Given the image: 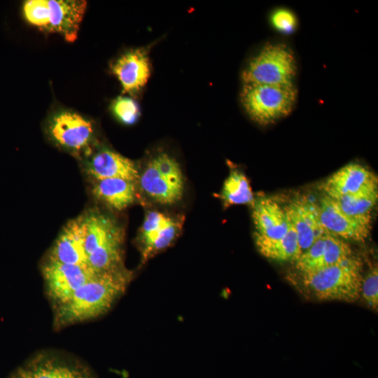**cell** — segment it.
<instances>
[{
  "label": "cell",
  "instance_id": "44dd1931",
  "mask_svg": "<svg viewBox=\"0 0 378 378\" xmlns=\"http://www.w3.org/2000/svg\"><path fill=\"white\" fill-rule=\"evenodd\" d=\"M181 222L178 219L172 218L167 225L147 238L140 241L142 262H145L156 253L171 245L180 232L181 228Z\"/></svg>",
  "mask_w": 378,
  "mask_h": 378
},
{
  "label": "cell",
  "instance_id": "83f0119b",
  "mask_svg": "<svg viewBox=\"0 0 378 378\" xmlns=\"http://www.w3.org/2000/svg\"><path fill=\"white\" fill-rule=\"evenodd\" d=\"M171 217L158 211H148L144 218L140 230V241L167 224Z\"/></svg>",
  "mask_w": 378,
  "mask_h": 378
},
{
  "label": "cell",
  "instance_id": "3957f363",
  "mask_svg": "<svg viewBox=\"0 0 378 378\" xmlns=\"http://www.w3.org/2000/svg\"><path fill=\"white\" fill-rule=\"evenodd\" d=\"M297 61L292 48L281 41L265 43L247 62L243 84L295 85Z\"/></svg>",
  "mask_w": 378,
  "mask_h": 378
},
{
  "label": "cell",
  "instance_id": "30bf717a",
  "mask_svg": "<svg viewBox=\"0 0 378 378\" xmlns=\"http://www.w3.org/2000/svg\"><path fill=\"white\" fill-rule=\"evenodd\" d=\"M283 208L296 233L302 253L326 232L320 220L318 204L310 198H294Z\"/></svg>",
  "mask_w": 378,
  "mask_h": 378
},
{
  "label": "cell",
  "instance_id": "9a60e30c",
  "mask_svg": "<svg viewBox=\"0 0 378 378\" xmlns=\"http://www.w3.org/2000/svg\"><path fill=\"white\" fill-rule=\"evenodd\" d=\"M111 70L120 83L123 92L130 94L139 91L150 75L148 57L141 48L122 54L113 62Z\"/></svg>",
  "mask_w": 378,
  "mask_h": 378
},
{
  "label": "cell",
  "instance_id": "e0dca14e",
  "mask_svg": "<svg viewBox=\"0 0 378 378\" xmlns=\"http://www.w3.org/2000/svg\"><path fill=\"white\" fill-rule=\"evenodd\" d=\"M252 218L255 234L268 239H279L288 231L290 223L283 208L275 200L264 197L253 204Z\"/></svg>",
  "mask_w": 378,
  "mask_h": 378
},
{
  "label": "cell",
  "instance_id": "d4e9b609",
  "mask_svg": "<svg viewBox=\"0 0 378 378\" xmlns=\"http://www.w3.org/2000/svg\"><path fill=\"white\" fill-rule=\"evenodd\" d=\"M111 110L115 116L125 125L134 124L140 115L138 104L127 97L120 96L114 99Z\"/></svg>",
  "mask_w": 378,
  "mask_h": 378
},
{
  "label": "cell",
  "instance_id": "4316f807",
  "mask_svg": "<svg viewBox=\"0 0 378 378\" xmlns=\"http://www.w3.org/2000/svg\"><path fill=\"white\" fill-rule=\"evenodd\" d=\"M360 296L367 305L373 310L378 308V267L374 265L363 276Z\"/></svg>",
  "mask_w": 378,
  "mask_h": 378
},
{
  "label": "cell",
  "instance_id": "52a82bcc",
  "mask_svg": "<svg viewBox=\"0 0 378 378\" xmlns=\"http://www.w3.org/2000/svg\"><path fill=\"white\" fill-rule=\"evenodd\" d=\"M48 132L59 146L79 153L90 150L93 139L92 123L81 115L71 111H59L51 116Z\"/></svg>",
  "mask_w": 378,
  "mask_h": 378
},
{
  "label": "cell",
  "instance_id": "7402d4cb",
  "mask_svg": "<svg viewBox=\"0 0 378 378\" xmlns=\"http://www.w3.org/2000/svg\"><path fill=\"white\" fill-rule=\"evenodd\" d=\"M332 198V197H331ZM346 214L356 217H371L378 199V190L332 198Z\"/></svg>",
  "mask_w": 378,
  "mask_h": 378
},
{
  "label": "cell",
  "instance_id": "8992f818",
  "mask_svg": "<svg viewBox=\"0 0 378 378\" xmlns=\"http://www.w3.org/2000/svg\"><path fill=\"white\" fill-rule=\"evenodd\" d=\"M85 230V249L101 258L115 256L122 251L124 231L110 216L99 211L83 216Z\"/></svg>",
  "mask_w": 378,
  "mask_h": 378
},
{
  "label": "cell",
  "instance_id": "9c48e42d",
  "mask_svg": "<svg viewBox=\"0 0 378 378\" xmlns=\"http://www.w3.org/2000/svg\"><path fill=\"white\" fill-rule=\"evenodd\" d=\"M319 217L326 231L344 240L364 241L371 230L372 216L356 218L344 213L336 202L325 195L318 204Z\"/></svg>",
  "mask_w": 378,
  "mask_h": 378
},
{
  "label": "cell",
  "instance_id": "7c38bea8",
  "mask_svg": "<svg viewBox=\"0 0 378 378\" xmlns=\"http://www.w3.org/2000/svg\"><path fill=\"white\" fill-rule=\"evenodd\" d=\"M325 195L336 198L378 190V179L366 167L351 162L333 173L322 186Z\"/></svg>",
  "mask_w": 378,
  "mask_h": 378
},
{
  "label": "cell",
  "instance_id": "f1b7e54d",
  "mask_svg": "<svg viewBox=\"0 0 378 378\" xmlns=\"http://www.w3.org/2000/svg\"><path fill=\"white\" fill-rule=\"evenodd\" d=\"M13 378H31L27 368L19 370Z\"/></svg>",
  "mask_w": 378,
  "mask_h": 378
},
{
  "label": "cell",
  "instance_id": "d6986e66",
  "mask_svg": "<svg viewBox=\"0 0 378 378\" xmlns=\"http://www.w3.org/2000/svg\"><path fill=\"white\" fill-rule=\"evenodd\" d=\"M255 243L260 253L277 262L296 261L302 254L296 233L290 225L287 233L279 239H268L254 234Z\"/></svg>",
  "mask_w": 378,
  "mask_h": 378
},
{
  "label": "cell",
  "instance_id": "ac0fdd59",
  "mask_svg": "<svg viewBox=\"0 0 378 378\" xmlns=\"http://www.w3.org/2000/svg\"><path fill=\"white\" fill-rule=\"evenodd\" d=\"M93 195L111 208L122 211L136 198L135 182L120 178L94 181Z\"/></svg>",
  "mask_w": 378,
  "mask_h": 378
},
{
  "label": "cell",
  "instance_id": "603a6c76",
  "mask_svg": "<svg viewBox=\"0 0 378 378\" xmlns=\"http://www.w3.org/2000/svg\"><path fill=\"white\" fill-rule=\"evenodd\" d=\"M27 370L31 378H87L78 370L50 360L36 362Z\"/></svg>",
  "mask_w": 378,
  "mask_h": 378
},
{
  "label": "cell",
  "instance_id": "ba28073f",
  "mask_svg": "<svg viewBox=\"0 0 378 378\" xmlns=\"http://www.w3.org/2000/svg\"><path fill=\"white\" fill-rule=\"evenodd\" d=\"M42 272L48 295L59 304L68 301L79 288L97 274L88 265L50 260L43 265Z\"/></svg>",
  "mask_w": 378,
  "mask_h": 378
},
{
  "label": "cell",
  "instance_id": "ffe728a7",
  "mask_svg": "<svg viewBox=\"0 0 378 378\" xmlns=\"http://www.w3.org/2000/svg\"><path fill=\"white\" fill-rule=\"evenodd\" d=\"M223 204L226 206L252 204L255 199L246 175L237 169L232 170L223 183L220 193Z\"/></svg>",
  "mask_w": 378,
  "mask_h": 378
},
{
  "label": "cell",
  "instance_id": "7a4b0ae2",
  "mask_svg": "<svg viewBox=\"0 0 378 378\" xmlns=\"http://www.w3.org/2000/svg\"><path fill=\"white\" fill-rule=\"evenodd\" d=\"M361 260L353 255L335 265L303 273L304 286L318 299L354 302L360 296Z\"/></svg>",
  "mask_w": 378,
  "mask_h": 378
},
{
  "label": "cell",
  "instance_id": "277c9868",
  "mask_svg": "<svg viewBox=\"0 0 378 378\" xmlns=\"http://www.w3.org/2000/svg\"><path fill=\"white\" fill-rule=\"evenodd\" d=\"M239 97L250 118L260 125L267 126L292 112L298 90L295 85L243 84Z\"/></svg>",
  "mask_w": 378,
  "mask_h": 378
},
{
  "label": "cell",
  "instance_id": "6da1fadb",
  "mask_svg": "<svg viewBox=\"0 0 378 378\" xmlns=\"http://www.w3.org/2000/svg\"><path fill=\"white\" fill-rule=\"evenodd\" d=\"M132 275L123 266L97 273L68 301L59 304L55 323L65 326L103 314L125 290Z\"/></svg>",
  "mask_w": 378,
  "mask_h": 378
},
{
  "label": "cell",
  "instance_id": "5bb4252c",
  "mask_svg": "<svg viewBox=\"0 0 378 378\" xmlns=\"http://www.w3.org/2000/svg\"><path fill=\"white\" fill-rule=\"evenodd\" d=\"M85 171L93 181L120 178L136 183L139 174L132 160L108 148L92 154L85 162Z\"/></svg>",
  "mask_w": 378,
  "mask_h": 378
},
{
  "label": "cell",
  "instance_id": "5b68a950",
  "mask_svg": "<svg viewBox=\"0 0 378 378\" xmlns=\"http://www.w3.org/2000/svg\"><path fill=\"white\" fill-rule=\"evenodd\" d=\"M141 191L156 202L173 204L183 197L184 178L177 161L167 153L150 160L139 174Z\"/></svg>",
  "mask_w": 378,
  "mask_h": 378
},
{
  "label": "cell",
  "instance_id": "484cf974",
  "mask_svg": "<svg viewBox=\"0 0 378 378\" xmlns=\"http://www.w3.org/2000/svg\"><path fill=\"white\" fill-rule=\"evenodd\" d=\"M23 15L26 20L40 29L47 27L48 4L47 0H28L22 7Z\"/></svg>",
  "mask_w": 378,
  "mask_h": 378
},
{
  "label": "cell",
  "instance_id": "cb8c5ba5",
  "mask_svg": "<svg viewBox=\"0 0 378 378\" xmlns=\"http://www.w3.org/2000/svg\"><path fill=\"white\" fill-rule=\"evenodd\" d=\"M269 22L276 31L283 35L293 34L298 26L296 14L286 7L274 8L269 15Z\"/></svg>",
  "mask_w": 378,
  "mask_h": 378
},
{
  "label": "cell",
  "instance_id": "8fae6325",
  "mask_svg": "<svg viewBox=\"0 0 378 378\" xmlns=\"http://www.w3.org/2000/svg\"><path fill=\"white\" fill-rule=\"evenodd\" d=\"M350 245L344 239L328 232L324 233L295 261L301 274L316 271L351 256Z\"/></svg>",
  "mask_w": 378,
  "mask_h": 378
},
{
  "label": "cell",
  "instance_id": "4fadbf2b",
  "mask_svg": "<svg viewBox=\"0 0 378 378\" xmlns=\"http://www.w3.org/2000/svg\"><path fill=\"white\" fill-rule=\"evenodd\" d=\"M48 15L46 31L57 33L68 42L78 36L87 2L83 0H47Z\"/></svg>",
  "mask_w": 378,
  "mask_h": 378
},
{
  "label": "cell",
  "instance_id": "2e32d148",
  "mask_svg": "<svg viewBox=\"0 0 378 378\" xmlns=\"http://www.w3.org/2000/svg\"><path fill=\"white\" fill-rule=\"evenodd\" d=\"M49 260L66 264L88 265L83 216L66 223L54 244Z\"/></svg>",
  "mask_w": 378,
  "mask_h": 378
}]
</instances>
